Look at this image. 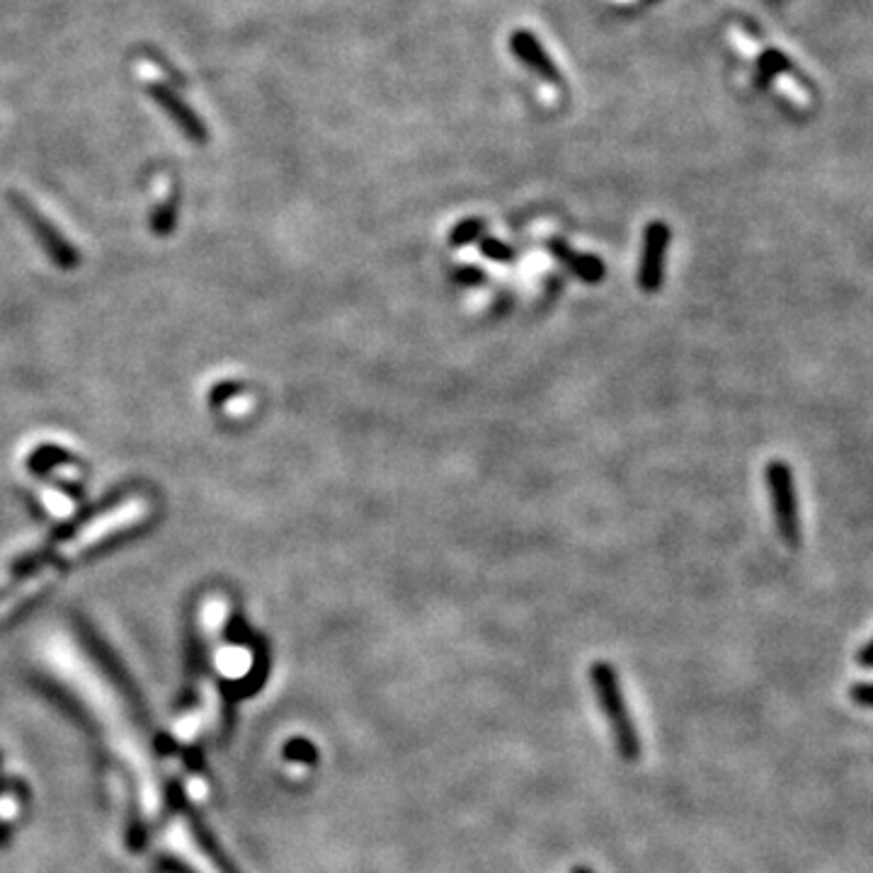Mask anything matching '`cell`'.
<instances>
[{"instance_id": "6da1fadb", "label": "cell", "mask_w": 873, "mask_h": 873, "mask_svg": "<svg viewBox=\"0 0 873 873\" xmlns=\"http://www.w3.org/2000/svg\"><path fill=\"white\" fill-rule=\"evenodd\" d=\"M590 685L592 691H595L604 719L609 723V731L614 737V745H617L619 757L624 763H638L643 753V745L631 721V711L626 707L617 670H614L609 663H604V660H597V663L590 667Z\"/></svg>"}, {"instance_id": "7a4b0ae2", "label": "cell", "mask_w": 873, "mask_h": 873, "mask_svg": "<svg viewBox=\"0 0 873 873\" xmlns=\"http://www.w3.org/2000/svg\"><path fill=\"white\" fill-rule=\"evenodd\" d=\"M149 514H151V505L146 498H131L125 502V505L107 510L105 514H100V517H95L91 524H88V527L78 532L69 544H63L59 548V554H56V563L63 566V563L75 561V558H81L83 554L93 551V548L112 539V536H117L131 527H139L141 522L149 520Z\"/></svg>"}, {"instance_id": "3957f363", "label": "cell", "mask_w": 873, "mask_h": 873, "mask_svg": "<svg viewBox=\"0 0 873 873\" xmlns=\"http://www.w3.org/2000/svg\"><path fill=\"white\" fill-rule=\"evenodd\" d=\"M765 484L779 539L789 548H799L803 542V529L796 478H793L791 466L783 458H771L765 468Z\"/></svg>"}, {"instance_id": "277c9868", "label": "cell", "mask_w": 873, "mask_h": 873, "mask_svg": "<svg viewBox=\"0 0 873 873\" xmlns=\"http://www.w3.org/2000/svg\"><path fill=\"white\" fill-rule=\"evenodd\" d=\"M673 231L665 221H653L645 226L641 263H638V287L645 294H657L665 284V265Z\"/></svg>"}, {"instance_id": "5b68a950", "label": "cell", "mask_w": 873, "mask_h": 873, "mask_svg": "<svg viewBox=\"0 0 873 873\" xmlns=\"http://www.w3.org/2000/svg\"><path fill=\"white\" fill-rule=\"evenodd\" d=\"M10 201H13V207L20 211L22 219H25V223L32 229V233H35L37 241L44 245V251H47V255L56 265L63 267V270H73V267L81 265V255H78L73 245L51 226L49 219L44 217L42 211H37L25 197L18 193H10Z\"/></svg>"}, {"instance_id": "8992f818", "label": "cell", "mask_w": 873, "mask_h": 873, "mask_svg": "<svg viewBox=\"0 0 873 873\" xmlns=\"http://www.w3.org/2000/svg\"><path fill=\"white\" fill-rule=\"evenodd\" d=\"M546 251L554 257L556 263H561L568 267L570 275H575L580 282L585 284H600L604 277H607V265H604L597 255L590 253H578L570 248V243L563 238H548Z\"/></svg>"}, {"instance_id": "52a82bcc", "label": "cell", "mask_w": 873, "mask_h": 873, "mask_svg": "<svg viewBox=\"0 0 873 873\" xmlns=\"http://www.w3.org/2000/svg\"><path fill=\"white\" fill-rule=\"evenodd\" d=\"M149 95L159 103L171 119L175 121L177 127L183 129L185 137L195 143H205L207 141V127L201 125V119L197 117V112L183 103V97L177 95L171 88L163 85V83H151L149 85Z\"/></svg>"}, {"instance_id": "ba28073f", "label": "cell", "mask_w": 873, "mask_h": 873, "mask_svg": "<svg viewBox=\"0 0 873 873\" xmlns=\"http://www.w3.org/2000/svg\"><path fill=\"white\" fill-rule=\"evenodd\" d=\"M510 49L512 54L517 56V59L532 69L536 75H542L546 83H561V73L551 61V56L542 47L539 39H536L532 32H514L512 39H510Z\"/></svg>"}, {"instance_id": "9c48e42d", "label": "cell", "mask_w": 873, "mask_h": 873, "mask_svg": "<svg viewBox=\"0 0 873 873\" xmlns=\"http://www.w3.org/2000/svg\"><path fill=\"white\" fill-rule=\"evenodd\" d=\"M56 575H61V566L54 563L51 568H44L39 570L37 575H32L27 582H22L18 590L10 592V595L0 602V621L13 617L18 609L25 607L30 600H35L37 595H42L44 590H47L51 582L56 580Z\"/></svg>"}, {"instance_id": "30bf717a", "label": "cell", "mask_w": 873, "mask_h": 873, "mask_svg": "<svg viewBox=\"0 0 873 873\" xmlns=\"http://www.w3.org/2000/svg\"><path fill=\"white\" fill-rule=\"evenodd\" d=\"M486 231H488L486 219H480V217L462 219L450 233V245L452 248H466V245H472V243L484 238Z\"/></svg>"}, {"instance_id": "8fae6325", "label": "cell", "mask_w": 873, "mask_h": 873, "mask_svg": "<svg viewBox=\"0 0 873 873\" xmlns=\"http://www.w3.org/2000/svg\"><path fill=\"white\" fill-rule=\"evenodd\" d=\"M478 248H480V255H484L486 260H492V263H514V260H517V251H514L510 243L500 241V238L484 236V238H480Z\"/></svg>"}, {"instance_id": "7c38bea8", "label": "cell", "mask_w": 873, "mask_h": 873, "mask_svg": "<svg viewBox=\"0 0 873 873\" xmlns=\"http://www.w3.org/2000/svg\"><path fill=\"white\" fill-rule=\"evenodd\" d=\"M175 211H177V193L171 187V193L165 195V201L155 207V214H153V231L159 233V236H165V233L173 229Z\"/></svg>"}, {"instance_id": "4fadbf2b", "label": "cell", "mask_w": 873, "mask_h": 873, "mask_svg": "<svg viewBox=\"0 0 873 873\" xmlns=\"http://www.w3.org/2000/svg\"><path fill=\"white\" fill-rule=\"evenodd\" d=\"M783 71H791V63L787 61V56L779 51H765L759 56V75H763V85L769 78H777Z\"/></svg>"}, {"instance_id": "5bb4252c", "label": "cell", "mask_w": 873, "mask_h": 873, "mask_svg": "<svg viewBox=\"0 0 873 873\" xmlns=\"http://www.w3.org/2000/svg\"><path fill=\"white\" fill-rule=\"evenodd\" d=\"M450 277L456 287H466V289L484 287L488 282V275L476 265H458L454 267Z\"/></svg>"}, {"instance_id": "9a60e30c", "label": "cell", "mask_w": 873, "mask_h": 873, "mask_svg": "<svg viewBox=\"0 0 873 873\" xmlns=\"http://www.w3.org/2000/svg\"><path fill=\"white\" fill-rule=\"evenodd\" d=\"M849 697H852L857 707L873 709V682H859V685L849 689Z\"/></svg>"}, {"instance_id": "2e32d148", "label": "cell", "mask_w": 873, "mask_h": 873, "mask_svg": "<svg viewBox=\"0 0 873 873\" xmlns=\"http://www.w3.org/2000/svg\"><path fill=\"white\" fill-rule=\"evenodd\" d=\"M289 755L294 759H301V763H313V759H316V749H313V745L306 741H294L289 745Z\"/></svg>"}, {"instance_id": "e0dca14e", "label": "cell", "mask_w": 873, "mask_h": 873, "mask_svg": "<svg viewBox=\"0 0 873 873\" xmlns=\"http://www.w3.org/2000/svg\"><path fill=\"white\" fill-rule=\"evenodd\" d=\"M857 663H859L861 667H864V670H873V638H871V641H869L866 645H861V648H859Z\"/></svg>"}, {"instance_id": "ac0fdd59", "label": "cell", "mask_w": 873, "mask_h": 873, "mask_svg": "<svg viewBox=\"0 0 873 873\" xmlns=\"http://www.w3.org/2000/svg\"><path fill=\"white\" fill-rule=\"evenodd\" d=\"M570 873H595V871H592L590 866H582V864H578V866L570 869Z\"/></svg>"}]
</instances>
